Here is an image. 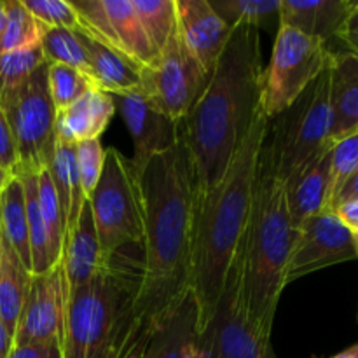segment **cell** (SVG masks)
Instances as JSON below:
<instances>
[{
    "label": "cell",
    "mask_w": 358,
    "mask_h": 358,
    "mask_svg": "<svg viewBox=\"0 0 358 358\" xmlns=\"http://www.w3.org/2000/svg\"><path fill=\"white\" fill-rule=\"evenodd\" d=\"M140 91L171 119L184 121L201 96L210 73L201 69L175 34L152 63L140 70Z\"/></svg>",
    "instance_id": "cell-11"
},
{
    "label": "cell",
    "mask_w": 358,
    "mask_h": 358,
    "mask_svg": "<svg viewBox=\"0 0 358 358\" xmlns=\"http://www.w3.org/2000/svg\"><path fill=\"white\" fill-rule=\"evenodd\" d=\"M358 171V133L339 140L331 152V187H329V210L332 212L339 191Z\"/></svg>",
    "instance_id": "cell-35"
},
{
    "label": "cell",
    "mask_w": 358,
    "mask_h": 358,
    "mask_svg": "<svg viewBox=\"0 0 358 358\" xmlns=\"http://www.w3.org/2000/svg\"><path fill=\"white\" fill-rule=\"evenodd\" d=\"M105 262L107 261L101 255L91 206L86 201L76 227L65 238L62 261H59L65 276L66 296L90 283L103 268Z\"/></svg>",
    "instance_id": "cell-18"
},
{
    "label": "cell",
    "mask_w": 358,
    "mask_h": 358,
    "mask_svg": "<svg viewBox=\"0 0 358 358\" xmlns=\"http://www.w3.org/2000/svg\"><path fill=\"white\" fill-rule=\"evenodd\" d=\"M177 34L192 58L212 73L233 28L213 10L208 0H175Z\"/></svg>",
    "instance_id": "cell-16"
},
{
    "label": "cell",
    "mask_w": 358,
    "mask_h": 358,
    "mask_svg": "<svg viewBox=\"0 0 358 358\" xmlns=\"http://www.w3.org/2000/svg\"><path fill=\"white\" fill-rule=\"evenodd\" d=\"M140 283V259L121 252L66 299L62 358H126Z\"/></svg>",
    "instance_id": "cell-5"
},
{
    "label": "cell",
    "mask_w": 358,
    "mask_h": 358,
    "mask_svg": "<svg viewBox=\"0 0 358 358\" xmlns=\"http://www.w3.org/2000/svg\"><path fill=\"white\" fill-rule=\"evenodd\" d=\"M30 280V269H27L14 248L0 236V320L10 338H14Z\"/></svg>",
    "instance_id": "cell-25"
},
{
    "label": "cell",
    "mask_w": 358,
    "mask_h": 358,
    "mask_svg": "<svg viewBox=\"0 0 358 358\" xmlns=\"http://www.w3.org/2000/svg\"><path fill=\"white\" fill-rule=\"evenodd\" d=\"M353 7H355V10H358V0H353Z\"/></svg>",
    "instance_id": "cell-48"
},
{
    "label": "cell",
    "mask_w": 358,
    "mask_h": 358,
    "mask_svg": "<svg viewBox=\"0 0 358 358\" xmlns=\"http://www.w3.org/2000/svg\"><path fill=\"white\" fill-rule=\"evenodd\" d=\"M76 161L77 170H79L80 185L86 198H90L91 192L96 187L98 180L101 177L105 163V149L101 145L100 138L86 140L76 145Z\"/></svg>",
    "instance_id": "cell-37"
},
{
    "label": "cell",
    "mask_w": 358,
    "mask_h": 358,
    "mask_svg": "<svg viewBox=\"0 0 358 358\" xmlns=\"http://www.w3.org/2000/svg\"><path fill=\"white\" fill-rule=\"evenodd\" d=\"M198 304L189 292L154 332L142 358H198Z\"/></svg>",
    "instance_id": "cell-21"
},
{
    "label": "cell",
    "mask_w": 358,
    "mask_h": 358,
    "mask_svg": "<svg viewBox=\"0 0 358 358\" xmlns=\"http://www.w3.org/2000/svg\"><path fill=\"white\" fill-rule=\"evenodd\" d=\"M80 17L84 34L119 52L138 66L156 58L131 0H70Z\"/></svg>",
    "instance_id": "cell-12"
},
{
    "label": "cell",
    "mask_w": 358,
    "mask_h": 358,
    "mask_svg": "<svg viewBox=\"0 0 358 358\" xmlns=\"http://www.w3.org/2000/svg\"><path fill=\"white\" fill-rule=\"evenodd\" d=\"M10 177H13V175L7 173V171L2 168V164H0V191H2V189L6 187V184H7V182H9Z\"/></svg>",
    "instance_id": "cell-46"
},
{
    "label": "cell",
    "mask_w": 358,
    "mask_h": 358,
    "mask_svg": "<svg viewBox=\"0 0 358 358\" xmlns=\"http://www.w3.org/2000/svg\"><path fill=\"white\" fill-rule=\"evenodd\" d=\"M87 203L105 261L119 254L126 245H142L138 173L131 159L115 147L105 149L103 171Z\"/></svg>",
    "instance_id": "cell-7"
},
{
    "label": "cell",
    "mask_w": 358,
    "mask_h": 358,
    "mask_svg": "<svg viewBox=\"0 0 358 358\" xmlns=\"http://www.w3.org/2000/svg\"><path fill=\"white\" fill-rule=\"evenodd\" d=\"M37 196L38 208H41L42 220H44L45 233H48L49 254H51L52 264H59L65 245V224H63L62 206H59L58 196H56L55 185L48 170L37 173Z\"/></svg>",
    "instance_id": "cell-32"
},
{
    "label": "cell",
    "mask_w": 358,
    "mask_h": 358,
    "mask_svg": "<svg viewBox=\"0 0 358 358\" xmlns=\"http://www.w3.org/2000/svg\"><path fill=\"white\" fill-rule=\"evenodd\" d=\"M77 35L86 51L91 70V83L94 87L112 96L140 90L142 76H140L138 66L84 31H77Z\"/></svg>",
    "instance_id": "cell-23"
},
{
    "label": "cell",
    "mask_w": 358,
    "mask_h": 358,
    "mask_svg": "<svg viewBox=\"0 0 358 358\" xmlns=\"http://www.w3.org/2000/svg\"><path fill=\"white\" fill-rule=\"evenodd\" d=\"M296 229L290 222L287 187L262 145L250 220L245 233V292L255 331L271 339Z\"/></svg>",
    "instance_id": "cell-4"
},
{
    "label": "cell",
    "mask_w": 358,
    "mask_h": 358,
    "mask_svg": "<svg viewBox=\"0 0 358 358\" xmlns=\"http://www.w3.org/2000/svg\"><path fill=\"white\" fill-rule=\"evenodd\" d=\"M48 171L52 180V185H55L59 206H62L66 238L72 233L73 227H76L80 212H83V206L87 201V198L84 196L83 185H80L79 170H77L76 145L56 140L55 152H52Z\"/></svg>",
    "instance_id": "cell-24"
},
{
    "label": "cell",
    "mask_w": 358,
    "mask_h": 358,
    "mask_svg": "<svg viewBox=\"0 0 358 358\" xmlns=\"http://www.w3.org/2000/svg\"><path fill=\"white\" fill-rule=\"evenodd\" d=\"M353 13V0H280V27L331 45Z\"/></svg>",
    "instance_id": "cell-17"
},
{
    "label": "cell",
    "mask_w": 358,
    "mask_h": 358,
    "mask_svg": "<svg viewBox=\"0 0 358 358\" xmlns=\"http://www.w3.org/2000/svg\"><path fill=\"white\" fill-rule=\"evenodd\" d=\"M353 236L334 212H324L304 220L296 229L287 264V285L320 269L355 261Z\"/></svg>",
    "instance_id": "cell-13"
},
{
    "label": "cell",
    "mask_w": 358,
    "mask_h": 358,
    "mask_svg": "<svg viewBox=\"0 0 358 358\" xmlns=\"http://www.w3.org/2000/svg\"><path fill=\"white\" fill-rule=\"evenodd\" d=\"M331 140L339 142L358 133V52L334 51L331 63Z\"/></svg>",
    "instance_id": "cell-19"
},
{
    "label": "cell",
    "mask_w": 358,
    "mask_h": 358,
    "mask_svg": "<svg viewBox=\"0 0 358 358\" xmlns=\"http://www.w3.org/2000/svg\"><path fill=\"white\" fill-rule=\"evenodd\" d=\"M0 236L14 248L17 257L31 273L27 203L23 182L17 175H13L0 191Z\"/></svg>",
    "instance_id": "cell-26"
},
{
    "label": "cell",
    "mask_w": 358,
    "mask_h": 358,
    "mask_svg": "<svg viewBox=\"0 0 358 358\" xmlns=\"http://www.w3.org/2000/svg\"><path fill=\"white\" fill-rule=\"evenodd\" d=\"M154 51L161 52L177 34L175 0H131Z\"/></svg>",
    "instance_id": "cell-29"
},
{
    "label": "cell",
    "mask_w": 358,
    "mask_h": 358,
    "mask_svg": "<svg viewBox=\"0 0 358 358\" xmlns=\"http://www.w3.org/2000/svg\"><path fill=\"white\" fill-rule=\"evenodd\" d=\"M338 42H341L348 51L358 52V10L353 7V13L346 20L345 27L338 35Z\"/></svg>",
    "instance_id": "cell-40"
},
{
    "label": "cell",
    "mask_w": 358,
    "mask_h": 358,
    "mask_svg": "<svg viewBox=\"0 0 358 358\" xmlns=\"http://www.w3.org/2000/svg\"><path fill=\"white\" fill-rule=\"evenodd\" d=\"M6 30L0 38V52L41 45L44 27L30 14L21 0H6Z\"/></svg>",
    "instance_id": "cell-30"
},
{
    "label": "cell",
    "mask_w": 358,
    "mask_h": 358,
    "mask_svg": "<svg viewBox=\"0 0 358 358\" xmlns=\"http://www.w3.org/2000/svg\"><path fill=\"white\" fill-rule=\"evenodd\" d=\"M48 86L56 114L66 110L87 90L94 87L90 77L84 76L83 72L72 66L56 65V63H51V65L48 63Z\"/></svg>",
    "instance_id": "cell-33"
},
{
    "label": "cell",
    "mask_w": 358,
    "mask_h": 358,
    "mask_svg": "<svg viewBox=\"0 0 358 358\" xmlns=\"http://www.w3.org/2000/svg\"><path fill=\"white\" fill-rule=\"evenodd\" d=\"M261 34L236 24L201 96L180 121L192 164L196 194L222 180L234 154L262 114Z\"/></svg>",
    "instance_id": "cell-2"
},
{
    "label": "cell",
    "mask_w": 358,
    "mask_h": 358,
    "mask_svg": "<svg viewBox=\"0 0 358 358\" xmlns=\"http://www.w3.org/2000/svg\"><path fill=\"white\" fill-rule=\"evenodd\" d=\"M13 348V338L6 329L3 322L0 320V358H6Z\"/></svg>",
    "instance_id": "cell-43"
},
{
    "label": "cell",
    "mask_w": 358,
    "mask_h": 358,
    "mask_svg": "<svg viewBox=\"0 0 358 358\" xmlns=\"http://www.w3.org/2000/svg\"><path fill=\"white\" fill-rule=\"evenodd\" d=\"M352 199H358V171L355 175H353L352 178H350L348 182H346L345 187L339 191V194H338V198H336L332 210H334L338 205H341V203L352 201Z\"/></svg>",
    "instance_id": "cell-42"
},
{
    "label": "cell",
    "mask_w": 358,
    "mask_h": 358,
    "mask_svg": "<svg viewBox=\"0 0 358 358\" xmlns=\"http://www.w3.org/2000/svg\"><path fill=\"white\" fill-rule=\"evenodd\" d=\"M332 45L289 27L275 35L271 58L262 70L261 107L268 121L285 110L329 66Z\"/></svg>",
    "instance_id": "cell-10"
},
{
    "label": "cell",
    "mask_w": 358,
    "mask_h": 358,
    "mask_svg": "<svg viewBox=\"0 0 358 358\" xmlns=\"http://www.w3.org/2000/svg\"><path fill=\"white\" fill-rule=\"evenodd\" d=\"M115 112H119L133 140V157H129L138 171L157 154L173 149L182 138L180 121L164 114L142 91L114 96Z\"/></svg>",
    "instance_id": "cell-15"
},
{
    "label": "cell",
    "mask_w": 358,
    "mask_h": 358,
    "mask_svg": "<svg viewBox=\"0 0 358 358\" xmlns=\"http://www.w3.org/2000/svg\"><path fill=\"white\" fill-rule=\"evenodd\" d=\"M136 173L143 254L129 355L145 348L168 315L191 292L196 187L194 164L184 136Z\"/></svg>",
    "instance_id": "cell-1"
},
{
    "label": "cell",
    "mask_w": 358,
    "mask_h": 358,
    "mask_svg": "<svg viewBox=\"0 0 358 358\" xmlns=\"http://www.w3.org/2000/svg\"><path fill=\"white\" fill-rule=\"evenodd\" d=\"M331 129V70L327 66L292 105L269 121L266 147L283 184L292 182L334 145Z\"/></svg>",
    "instance_id": "cell-6"
},
{
    "label": "cell",
    "mask_w": 358,
    "mask_h": 358,
    "mask_svg": "<svg viewBox=\"0 0 358 358\" xmlns=\"http://www.w3.org/2000/svg\"><path fill=\"white\" fill-rule=\"evenodd\" d=\"M114 114V96L98 87H91L66 110L56 114V140L77 145L86 140L100 138L107 131Z\"/></svg>",
    "instance_id": "cell-20"
},
{
    "label": "cell",
    "mask_w": 358,
    "mask_h": 358,
    "mask_svg": "<svg viewBox=\"0 0 358 358\" xmlns=\"http://www.w3.org/2000/svg\"><path fill=\"white\" fill-rule=\"evenodd\" d=\"M66 283L62 264L31 275L28 294L14 331L13 346L56 343L62 346L66 317Z\"/></svg>",
    "instance_id": "cell-14"
},
{
    "label": "cell",
    "mask_w": 358,
    "mask_h": 358,
    "mask_svg": "<svg viewBox=\"0 0 358 358\" xmlns=\"http://www.w3.org/2000/svg\"><path fill=\"white\" fill-rule=\"evenodd\" d=\"M268 129L269 121L262 112L234 154L222 180L194 196L191 292L198 304L199 329L222 296L227 273L247 233Z\"/></svg>",
    "instance_id": "cell-3"
},
{
    "label": "cell",
    "mask_w": 358,
    "mask_h": 358,
    "mask_svg": "<svg viewBox=\"0 0 358 358\" xmlns=\"http://www.w3.org/2000/svg\"><path fill=\"white\" fill-rule=\"evenodd\" d=\"M6 358H62V346L56 343H30L13 346Z\"/></svg>",
    "instance_id": "cell-39"
},
{
    "label": "cell",
    "mask_w": 358,
    "mask_h": 358,
    "mask_svg": "<svg viewBox=\"0 0 358 358\" xmlns=\"http://www.w3.org/2000/svg\"><path fill=\"white\" fill-rule=\"evenodd\" d=\"M229 28L248 24L261 31H278L280 0H208Z\"/></svg>",
    "instance_id": "cell-27"
},
{
    "label": "cell",
    "mask_w": 358,
    "mask_h": 358,
    "mask_svg": "<svg viewBox=\"0 0 358 358\" xmlns=\"http://www.w3.org/2000/svg\"><path fill=\"white\" fill-rule=\"evenodd\" d=\"M198 358H278L271 339L255 331L245 292V236L227 273L222 296L199 329Z\"/></svg>",
    "instance_id": "cell-8"
},
{
    "label": "cell",
    "mask_w": 358,
    "mask_h": 358,
    "mask_svg": "<svg viewBox=\"0 0 358 358\" xmlns=\"http://www.w3.org/2000/svg\"><path fill=\"white\" fill-rule=\"evenodd\" d=\"M332 212L338 215V219L350 229V233H358V199L345 201L336 206Z\"/></svg>",
    "instance_id": "cell-41"
},
{
    "label": "cell",
    "mask_w": 358,
    "mask_h": 358,
    "mask_svg": "<svg viewBox=\"0 0 358 358\" xmlns=\"http://www.w3.org/2000/svg\"><path fill=\"white\" fill-rule=\"evenodd\" d=\"M352 236H353V247H355V254L358 259V233H352Z\"/></svg>",
    "instance_id": "cell-47"
},
{
    "label": "cell",
    "mask_w": 358,
    "mask_h": 358,
    "mask_svg": "<svg viewBox=\"0 0 358 358\" xmlns=\"http://www.w3.org/2000/svg\"><path fill=\"white\" fill-rule=\"evenodd\" d=\"M23 182L24 203H27L28 217V240H30V257H31V275H41L55 268L51 254H49L48 233H45L44 220H42L41 208H38L37 196V173H17Z\"/></svg>",
    "instance_id": "cell-28"
},
{
    "label": "cell",
    "mask_w": 358,
    "mask_h": 358,
    "mask_svg": "<svg viewBox=\"0 0 358 358\" xmlns=\"http://www.w3.org/2000/svg\"><path fill=\"white\" fill-rule=\"evenodd\" d=\"M31 16L44 28H65L80 31V17L70 0H21Z\"/></svg>",
    "instance_id": "cell-36"
},
{
    "label": "cell",
    "mask_w": 358,
    "mask_h": 358,
    "mask_svg": "<svg viewBox=\"0 0 358 358\" xmlns=\"http://www.w3.org/2000/svg\"><path fill=\"white\" fill-rule=\"evenodd\" d=\"M41 45L20 51L0 52V96L13 91L44 63Z\"/></svg>",
    "instance_id": "cell-34"
},
{
    "label": "cell",
    "mask_w": 358,
    "mask_h": 358,
    "mask_svg": "<svg viewBox=\"0 0 358 358\" xmlns=\"http://www.w3.org/2000/svg\"><path fill=\"white\" fill-rule=\"evenodd\" d=\"M331 358H358V343H355L353 346H348V348L343 350V352L336 353V355Z\"/></svg>",
    "instance_id": "cell-44"
},
{
    "label": "cell",
    "mask_w": 358,
    "mask_h": 358,
    "mask_svg": "<svg viewBox=\"0 0 358 358\" xmlns=\"http://www.w3.org/2000/svg\"><path fill=\"white\" fill-rule=\"evenodd\" d=\"M0 164L9 175H14L17 170V154L14 147L13 133H10L9 122L6 114L0 107Z\"/></svg>",
    "instance_id": "cell-38"
},
{
    "label": "cell",
    "mask_w": 358,
    "mask_h": 358,
    "mask_svg": "<svg viewBox=\"0 0 358 358\" xmlns=\"http://www.w3.org/2000/svg\"><path fill=\"white\" fill-rule=\"evenodd\" d=\"M17 154L16 173L48 170L56 147V110L48 86V62L24 83L0 96Z\"/></svg>",
    "instance_id": "cell-9"
},
{
    "label": "cell",
    "mask_w": 358,
    "mask_h": 358,
    "mask_svg": "<svg viewBox=\"0 0 358 358\" xmlns=\"http://www.w3.org/2000/svg\"><path fill=\"white\" fill-rule=\"evenodd\" d=\"M331 149L325 150L304 171H301L287 187V205H289L290 222L294 229L304 220L331 212L329 210V187H331Z\"/></svg>",
    "instance_id": "cell-22"
},
{
    "label": "cell",
    "mask_w": 358,
    "mask_h": 358,
    "mask_svg": "<svg viewBox=\"0 0 358 358\" xmlns=\"http://www.w3.org/2000/svg\"><path fill=\"white\" fill-rule=\"evenodd\" d=\"M6 20H7L6 0H0V38H2L3 30H6Z\"/></svg>",
    "instance_id": "cell-45"
},
{
    "label": "cell",
    "mask_w": 358,
    "mask_h": 358,
    "mask_svg": "<svg viewBox=\"0 0 358 358\" xmlns=\"http://www.w3.org/2000/svg\"><path fill=\"white\" fill-rule=\"evenodd\" d=\"M41 49L49 65L56 63V65L72 66L90 77L91 80L90 63H87L86 51L80 44L77 31L65 30V28H44Z\"/></svg>",
    "instance_id": "cell-31"
}]
</instances>
